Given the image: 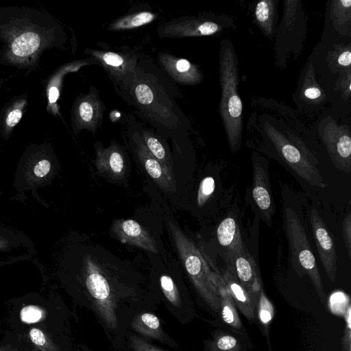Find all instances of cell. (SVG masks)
Listing matches in <instances>:
<instances>
[{
    "mask_svg": "<svg viewBox=\"0 0 351 351\" xmlns=\"http://www.w3.org/2000/svg\"><path fill=\"white\" fill-rule=\"evenodd\" d=\"M221 98L219 114L231 151L237 152L241 145L243 104L239 95L237 58L234 47L228 40L221 44L219 59Z\"/></svg>",
    "mask_w": 351,
    "mask_h": 351,
    "instance_id": "obj_1",
    "label": "cell"
},
{
    "mask_svg": "<svg viewBox=\"0 0 351 351\" xmlns=\"http://www.w3.org/2000/svg\"><path fill=\"white\" fill-rule=\"evenodd\" d=\"M12 304L9 318L14 330L32 325L56 334L66 333L68 330L70 312L60 302L32 295Z\"/></svg>",
    "mask_w": 351,
    "mask_h": 351,
    "instance_id": "obj_2",
    "label": "cell"
},
{
    "mask_svg": "<svg viewBox=\"0 0 351 351\" xmlns=\"http://www.w3.org/2000/svg\"><path fill=\"white\" fill-rule=\"evenodd\" d=\"M169 228L186 271L199 296L214 312L219 314V300L212 278V269L195 243L174 223Z\"/></svg>",
    "mask_w": 351,
    "mask_h": 351,
    "instance_id": "obj_3",
    "label": "cell"
},
{
    "mask_svg": "<svg viewBox=\"0 0 351 351\" xmlns=\"http://www.w3.org/2000/svg\"><path fill=\"white\" fill-rule=\"evenodd\" d=\"M283 223L293 266L298 272L308 275L324 304L326 295L315 258L304 228L297 214L290 207L283 208Z\"/></svg>",
    "mask_w": 351,
    "mask_h": 351,
    "instance_id": "obj_4",
    "label": "cell"
},
{
    "mask_svg": "<svg viewBox=\"0 0 351 351\" xmlns=\"http://www.w3.org/2000/svg\"><path fill=\"white\" fill-rule=\"evenodd\" d=\"M162 88L158 82L140 74L136 67L134 74L122 89L128 90L129 97L134 100V105L145 111L152 120H156L164 125H171L173 119L176 118L173 111L174 104Z\"/></svg>",
    "mask_w": 351,
    "mask_h": 351,
    "instance_id": "obj_5",
    "label": "cell"
},
{
    "mask_svg": "<svg viewBox=\"0 0 351 351\" xmlns=\"http://www.w3.org/2000/svg\"><path fill=\"white\" fill-rule=\"evenodd\" d=\"M267 133L280 157L298 176L312 186H326L317 160L306 147L296 145L275 129H267Z\"/></svg>",
    "mask_w": 351,
    "mask_h": 351,
    "instance_id": "obj_6",
    "label": "cell"
},
{
    "mask_svg": "<svg viewBox=\"0 0 351 351\" xmlns=\"http://www.w3.org/2000/svg\"><path fill=\"white\" fill-rule=\"evenodd\" d=\"M150 291L156 302H162L181 324H188L195 317L194 306L184 285L171 274H159Z\"/></svg>",
    "mask_w": 351,
    "mask_h": 351,
    "instance_id": "obj_7",
    "label": "cell"
},
{
    "mask_svg": "<svg viewBox=\"0 0 351 351\" xmlns=\"http://www.w3.org/2000/svg\"><path fill=\"white\" fill-rule=\"evenodd\" d=\"M228 269L241 285L250 293L258 295L261 280L255 261L244 243L227 254Z\"/></svg>",
    "mask_w": 351,
    "mask_h": 351,
    "instance_id": "obj_8",
    "label": "cell"
},
{
    "mask_svg": "<svg viewBox=\"0 0 351 351\" xmlns=\"http://www.w3.org/2000/svg\"><path fill=\"white\" fill-rule=\"evenodd\" d=\"M90 53L101 63L114 85L121 89L127 85L137 67L134 55L93 49Z\"/></svg>",
    "mask_w": 351,
    "mask_h": 351,
    "instance_id": "obj_9",
    "label": "cell"
},
{
    "mask_svg": "<svg viewBox=\"0 0 351 351\" xmlns=\"http://www.w3.org/2000/svg\"><path fill=\"white\" fill-rule=\"evenodd\" d=\"M310 223L321 263L328 278L334 282L337 275V253L333 240L317 210L311 208Z\"/></svg>",
    "mask_w": 351,
    "mask_h": 351,
    "instance_id": "obj_10",
    "label": "cell"
},
{
    "mask_svg": "<svg viewBox=\"0 0 351 351\" xmlns=\"http://www.w3.org/2000/svg\"><path fill=\"white\" fill-rule=\"evenodd\" d=\"M221 29L222 26L214 21L189 17L163 24L158 32L164 38H182L209 36L219 32Z\"/></svg>",
    "mask_w": 351,
    "mask_h": 351,
    "instance_id": "obj_11",
    "label": "cell"
},
{
    "mask_svg": "<svg viewBox=\"0 0 351 351\" xmlns=\"http://www.w3.org/2000/svg\"><path fill=\"white\" fill-rule=\"evenodd\" d=\"M27 343L32 351H73L66 333L49 332L38 326H28L14 330Z\"/></svg>",
    "mask_w": 351,
    "mask_h": 351,
    "instance_id": "obj_12",
    "label": "cell"
},
{
    "mask_svg": "<svg viewBox=\"0 0 351 351\" xmlns=\"http://www.w3.org/2000/svg\"><path fill=\"white\" fill-rule=\"evenodd\" d=\"M148 341H156L178 349L180 345L165 331L160 318L151 311L136 313L128 325V330Z\"/></svg>",
    "mask_w": 351,
    "mask_h": 351,
    "instance_id": "obj_13",
    "label": "cell"
},
{
    "mask_svg": "<svg viewBox=\"0 0 351 351\" xmlns=\"http://www.w3.org/2000/svg\"><path fill=\"white\" fill-rule=\"evenodd\" d=\"M95 165L97 171L114 181L124 178L127 171V161L122 147L112 142L104 147L99 142L95 143Z\"/></svg>",
    "mask_w": 351,
    "mask_h": 351,
    "instance_id": "obj_14",
    "label": "cell"
},
{
    "mask_svg": "<svg viewBox=\"0 0 351 351\" xmlns=\"http://www.w3.org/2000/svg\"><path fill=\"white\" fill-rule=\"evenodd\" d=\"M33 251L32 243L25 235L0 225V266L28 259Z\"/></svg>",
    "mask_w": 351,
    "mask_h": 351,
    "instance_id": "obj_15",
    "label": "cell"
},
{
    "mask_svg": "<svg viewBox=\"0 0 351 351\" xmlns=\"http://www.w3.org/2000/svg\"><path fill=\"white\" fill-rule=\"evenodd\" d=\"M252 196L262 217L269 225L275 213L268 168L258 160H253Z\"/></svg>",
    "mask_w": 351,
    "mask_h": 351,
    "instance_id": "obj_16",
    "label": "cell"
},
{
    "mask_svg": "<svg viewBox=\"0 0 351 351\" xmlns=\"http://www.w3.org/2000/svg\"><path fill=\"white\" fill-rule=\"evenodd\" d=\"M134 153L147 174L166 192H174L176 182L174 178L169 176L160 163L151 154L145 146L138 132H134L131 136Z\"/></svg>",
    "mask_w": 351,
    "mask_h": 351,
    "instance_id": "obj_17",
    "label": "cell"
},
{
    "mask_svg": "<svg viewBox=\"0 0 351 351\" xmlns=\"http://www.w3.org/2000/svg\"><path fill=\"white\" fill-rule=\"evenodd\" d=\"M112 230L117 239L123 243L138 247L153 253H158L156 242L146 228L132 219L114 221Z\"/></svg>",
    "mask_w": 351,
    "mask_h": 351,
    "instance_id": "obj_18",
    "label": "cell"
},
{
    "mask_svg": "<svg viewBox=\"0 0 351 351\" xmlns=\"http://www.w3.org/2000/svg\"><path fill=\"white\" fill-rule=\"evenodd\" d=\"M103 103L97 93L90 92L78 99L75 108L74 123L78 131L86 129L95 133L103 118Z\"/></svg>",
    "mask_w": 351,
    "mask_h": 351,
    "instance_id": "obj_19",
    "label": "cell"
},
{
    "mask_svg": "<svg viewBox=\"0 0 351 351\" xmlns=\"http://www.w3.org/2000/svg\"><path fill=\"white\" fill-rule=\"evenodd\" d=\"M328 152L334 165L346 173L351 171V138L341 129L326 132L323 136Z\"/></svg>",
    "mask_w": 351,
    "mask_h": 351,
    "instance_id": "obj_20",
    "label": "cell"
},
{
    "mask_svg": "<svg viewBox=\"0 0 351 351\" xmlns=\"http://www.w3.org/2000/svg\"><path fill=\"white\" fill-rule=\"evenodd\" d=\"M158 58L163 70L178 83L194 85L203 80V75L197 66L186 59L164 52L160 53Z\"/></svg>",
    "mask_w": 351,
    "mask_h": 351,
    "instance_id": "obj_21",
    "label": "cell"
},
{
    "mask_svg": "<svg viewBox=\"0 0 351 351\" xmlns=\"http://www.w3.org/2000/svg\"><path fill=\"white\" fill-rule=\"evenodd\" d=\"M227 285L236 306L250 321L254 319L258 295L248 292L228 268L221 274Z\"/></svg>",
    "mask_w": 351,
    "mask_h": 351,
    "instance_id": "obj_22",
    "label": "cell"
},
{
    "mask_svg": "<svg viewBox=\"0 0 351 351\" xmlns=\"http://www.w3.org/2000/svg\"><path fill=\"white\" fill-rule=\"evenodd\" d=\"M212 278L219 300V314L223 321L235 330L241 331L242 322L228 288L218 271L212 270Z\"/></svg>",
    "mask_w": 351,
    "mask_h": 351,
    "instance_id": "obj_23",
    "label": "cell"
},
{
    "mask_svg": "<svg viewBox=\"0 0 351 351\" xmlns=\"http://www.w3.org/2000/svg\"><path fill=\"white\" fill-rule=\"evenodd\" d=\"M138 133L147 150L160 163L164 170L174 178L173 161L162 138L153 131L146 128H141Z\"/></svg>",
    "mask_w": 351,
    "mask_h": 351,
    "instance_id": "obj_24",
    "label": "cell"
},
{
    "mask_svg": "<svg viewBox=\"0 0 351 351\" xmlns=\"http://www.w3.org/2000/svg\"><path fill=\"white\" fill-rule=\"evenodd\" d=\"M217 237L219 244L230 254L243 244L236 220L230 217L224 219L218 226Z\"/></svg>",
    "mask_w": 351,
    "mask_h": 351,
    "instance_id": "obj_25",
    "label": "cell"
},
{
    "mask_svg": "<svg viewBox=\"0 0 351 351\" xmlns=\"http://www.w3.org/2000/svg\"><path fill=\"white\" fill-rule=\"evenodd\" d=\"M42 40L38 33L24 32L16 37L11 43L12 54L18 58H25L37 51Z\"/></svg>",
    "mask_w": 351,
    "mask_h": 351,
    "instance_id": "obj_26",
    "label": "cell"
},
{
    "mask_svg": "<svg viewBox=\"0 0 351 351\" xmlns=\"http://www.w3.org/2000/svg\"><path fill=\"white\" fill-rule=\"evenodd\" d=\"M156 14L147 11L132 13L112 22L107 27L110 31H121L139 27L152 22Z\"/></svg>",
    "mask_w": 351,
    "mask_h": 351,
    "instance_id": "obj_27",
    "label": "cell"
},
{
    "mask_svg": "<svg viewBox=\"0 0 351 351\" xmlns=\"http://www.w3.org/2000/svg\"><path fill=\"white\" fill-rule=\"evenodd\" d=\"M276 3L271 0H263L258 1L255 7L254 14L256 21L267 36L273 32Z\"/></svg>",
    "mask_w": 351,
    "mask_h": 351,
    "instance_id": "obj_28",
    "label": "cell"
},
{
    "mask_svg": "<svg viewBox=\"0 0 351 351\" xmlns=\"http://www.w3.org/2000/svg\"><path fill=\"white\" fill-rule=\"evenodd\" d=\"M122 351H168L130 330H127Z\"/></svg>",
    "mask_w": 351,
    "mask_h": 351,
    "instance_id": "obj_29",
    "label": "cell"
},
{
    "mask_svg": "<svg viewBox=\"0 0 351 351\" xmlns=\"http://www.w3.org/2000/svg\"><path fill=\"white\" fill-rule=\"evenodd\" d=\"M206 351H240V344L233 336L227 334H219L208 341Z\"/></svg>",
    "mask_w": 351,
    "mask_h": 351,
    "instance_id": "obj_30",
    "label": "cell"
},
{
    "mask_svg": "<svg viewBox=\"0 0 351 351\" xmlns=\"http://www.w3.org/2000/svg\"><path fill=\"white\" fill-rule=\"evenodd\" d=\"M256 307H257V315L259 322L267 328L273 319L274 308L265 294L263 288L258 294Z\"/></svg>",
    "mask_w": 351,
    "mask_h": 351,
    "instance_id": "obj_31",
    "label": "cell"
},
{
    "mask_svg": "<svg viewBox=\"0 0 351 351\" xmlns=\"http://www.w3.org/2000/svg\"><path fill=\"white\" fill-rule=\"evenodd\" d=\"M0 351H32L27 343L16 332H8L0 341Z\"/></svg>",
    "mask_w": 351,
    "mask_h": 351,
    "instance_id": "obj_32",
    "label": "cell"
},
{
    "mask_svg": "<svg viewBox=\"0 0 351 351\" xmlns=\"http://www.w3.org/2000/svg\"><path fill=\"white\" fill-rule=\"evenodd\" d=\"M350 306L349 298L341 291L334 292L330 297L329 307L334 314L344 315Z\"/></svg>",
    "mask_w": 351,
    "mask_h": 351,
    "instance_id": "obj_33",
    "label": "cell"
},
{
    "mask_svg": "<svg viewBox=\"0 0 351 351\" xmlns=\"http://www.w3.org/2000/svg\"><path fill=\"white\" fill-rule=\"evenodd\" d=\"M215 186V180L210 176L206 177L201 181L197 192V202L198 206H202L204 204L213 194Z\"/></svg>",
    "mask_w": 351,
    "mask_h": 351,
    "instance_id": "obj_34",
    "label": "cell"
},
{
    "mask_svg": "<svg viewBox=\"0 0 351 351\" xmlns=\"http://www.w3.org/2000/svg\"><path fill=\"white\" fill-rule=\"evenodd\" d=\"M345 329L342 338V351H351V306H350L345 314Z\"/></svg>",
    "mask_w": 351,
    "mask_h": 351,
    "instance_id": "obj_35",
    "label": "cell"
},
{
    "mask_svg": "<svg viewBox=\"0 0 351 351\" xmlns=\"http://www.w3.org/2000/svg\"><path fill=\"white\" fill-rule=\"evenodd\" d=\"M343 237L349 258H351V213H348L343 221Z\"/></svg>",
    "mask_w": 351,
    "mask_h": 351,
    "instance_id": "obj_36",
    "label": "cell"
},
{
    "mask_svg": "<svg viewBox=\"0 0 351 351\" xmlns=\"http://www.w3.org/2000/svg\"><path fill=\"white\" fill-rule=\"evenodd\" d=\"M51 168V165L49 160L42 159L35 164L33 173L38 178H44L49 173Z\"/></svg>",
    "mask_w": 351,
    "mask_h": 351,
    "instance_id": "obj_37",
    "label": "cell"
},
{
    "mask_svg": "<svg viewBox=\"0 0 351 351\" xmlns=\"http://www.w3.org/2000/svg\"><path fill=\"white\" fill-rule=\"evenodd\" d=\"M22 117V112L19 108H14L8 114L5 123L9 127H14L16 125Z\"/></svg>",
    "mask_w": 351,
    "mask_h": 351,
    "instance_id": "obj_38",
    "label": "cell"
},
{
    "mask_svg": "<svg viewBox=\"0 0 351 351\" xmlns=\"http://www.w3.org/2000/svg\"><path fill=\"white\" fill-rule=\"evenodd\" d=\"M320 88L316 85H309L306 86L303 92L304 97L308 99H317L322 96Z\"/></svg>",
    "mask_w": 351,
    "mask_h": 351,
    "instance_id": "obj_39",
    "label": "cell"
},
{
    "mask_svg": "<svg viewBox=\"0 0 351 351\" xmlns=\"http://www.w3.org/2000/svg\"><path fill=\"white\" fill-rule=\"evenodd\" d=\"M337 62L343 66H349L351 64V52L346 50L341 53L337 58Z\"/></svg>",
    "mask_w": 351,
    "mask_h": 351,
    "instance_id": "obj_40",
    "label": "cell"
},
{
    "mask_svg": "<svg viewBox=\"0 0 351 351\" xmlns=\"http://www.w3.org/2000/svg\"><path fill=\"white\" fill-rule=\"evenodd\" d=\"M59 96V90L57 87L51 86L49 90V101L51 104L56 102Z\"/></svg>",
    "mask_w": 351,
    "mask_h": 351,
    "instance_id": "obj_41",
    "label": "cell"
},
{
    "mask_svg": "<svg viewBox=\"0 0 351 351\" xmlns=\"http://www.w3.org/2000/svg\"><path fill=\"white\" fill-rule=\"evenodd\" d=\"M80 348L82 349V351H93L89 347H88L86 345L83 344V343L80 344Z\"/></svg>",
    "mask_w": 351,
    "mask_h": 351,
    "instance_id": "obj_42",
    "label": "cell"
}]
</instances>
